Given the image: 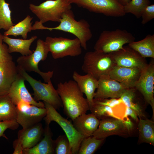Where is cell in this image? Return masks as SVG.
I'll use <instances>...</instances> for the list:
<instances>
[{"instance_id":"cell-17","label":"cell","mask_w":154,"mask_h":154,"mask_svg":"<svg viewBox=\"0 0 154 154\" xmlns=\"http://www.w3.org/2000/svg\"><path fill=\"white\" fill-rule=\"evenodd\" d=\"M142 69L134 67L115 66L109 76L126 86L128 88L135 87L140 76Z\"/></svg>"},{"instance_id":"cell-15","label":"cell","mask_w":154,"mask_h":154,"mask_svg":"<svg viewBox=\"0 0 154 154\" xmlns=\"http://www.w3.org/2000/svg\"><path fill=\"white\" fill-rule=\"evenodd\" d=\"M25 80L18 74L17 77L12 84L8 94L13 103L16 105L19 102L23 101L39 107H44V102L36 101L26 88Z\"/></svg>"},{"instance_id":"cell-7","label":"cell","mask_w":154,"mask_h":154,"mask_svg":"<svg viewBox=\"0 0 154 154\" xmlns=\"http://www.w3.org/2000/svg\"><path fill=\"white\" fill-rule=\"evenodd\" d=\"M49 52L45 41L38 39L37 41L35 49L32 54L27 56H22L17 58L16 62L17 65L26 72L32 71L37 73L45 82L48 83L51 80L53 71L42 72L39 69L38 65L40 61H43L46 59Z\"/></svg>"},{"instance_id":"cell-13","label":"cell","mask_w":154,"mask_h":154,"mask_svg":"<svg viewBox=\"0 0 154 154\" xmlns=\"http://www.w3.org/2000/svg\"><path fill=\"white\" fill-rule=\"evenodd\" d=\"M110 53L116 66L142 69L148 64L145 58L128 45Z\"/></svg>"},{"instance_id":"cell-22","label":"cell","mask_w":154,"mask_h":154,"mask_svg":"<svg viewBox=\"0 0 154 154\" xmlns=\"http://www.w3.org/2000/svg\"><path fill=\"white\" fill-rule=\"evenodd\" d=\"M120 98L126 106L133 110L139 118L145 117L142 104L146 101L141 94L135 87L127 88Z\"/></svg>"},{"instance_id":"cell-39","label":"cell","mask_w":154,"mask_h":154,"mask_svg":"<svg viewBox=\"0 0 154 154\" xmlns=\"http://www.w3.org/2000/svg\"><path fill=\"white\" fill-rule=\"evenodd\" d=\"M130 116L136 121H138V116L136 113L131 108L126 106L125 114V117Z\"/></svg>"},{"instance_id":"cell-32","label":"cell","mask_w":154,"mask_h":154,"mask_svg":"<svg viewBox=\"0 0 154 154\" xmlns=\"http://www.w3.org/2000/svg\"><path fill=\"white\" fill-rule=\"evenodd\" d=\"M90 110L99 119L109 117L121 119L114 114L112 108L107 106L94 104Z\"/></svg>"},{"instance_id":"cell-21","label":"cell","mask_w":154,"mask_h":154,"mask_svg":"<svg viewBox=\"0 0 154 154\" xmlns=\"http://www.w3.org/2000/svg\"><path fill=\"white\" fill-rule=\"evenodd\" d=\"M76 129L84 137L92 136L99 126L100 120L93 114H82L72 121Z\"/></svg>"},{"instance_id":"cell-12","label":"cell","mask_w":154,"mask_h":154,"mask_svg":"<svg viewBox=\"0 0 154 154\" xmlns=\"http://www.w3.org/2000/svg\"><path fill=\"white\" fill-rule=\"evenodd\" d=\"M142 69V72L135 87L142 95L146 103L152 109L154 116V58Z\"/></svg>"},{"instance_id":"cell-11","label":"cell","mask_w":154,"mask_h":154,"mask_svg":"<svg viewBox=\"0 0 154 154\" xmlns=\"http://www.w3.org/2000/svg\"><path fill=\"white\" fill-rule=\"evenodd\" d=\"M16 121L23 128H26L40 122L46 114L45 107H39L21 101L16 105Z\"/></svg>"},{"instance_id":"cell-41","label":"cell","mask_w":154,"mask_h":154,"mask_svg":"<svg viewBox=\"0 0 154 154\" xmlns=\"http://www.w3.org/2000/svg\"><path fill=\"white\" fill-rule=\"evenodd\" d=\"M123 6L126 5L130 0H117Z\"/></svg>"},{"instance_id":"cell-3","label":"cell","mask_w":154,"mask_h":154,"mask_svg":"<svg viewBox=\"0 0 154 154\" xmlns=\"http://www.w3.org/2000/svg\"><path fill=\"white\" fill-rule=\"evenodd\" d=\"M116 66L110 53L94 50L85 54L82 66V71L92 75L96 79L109 75L110 71Z\"/></svg>"},{"instance_id":"cell-33","label":"cell","mask_w":154,"mask_h":154,"mask_svg":"<svg viewBox=\"0 0 154 154\" xmlns=\"http://www.w3.org/2000/svg\"><path fill=\"white\" fill-rule=\"evenodd\" d=\"M54 153L72 154L69 139L66 135H59L55 140Z\"/></svg>"},{"instance_id":"cell-38","label":"cell","mask_w":154,"mask_h":154,"mask_svg":"<svg viewBox=\"0 0 154 154\" xmlns=\"http://www.w3.org/2000/svg\"><path fill=\"white\" fill-rule=\"evenodd\" d=\"M13 145L14 149L13 154H23L22 147L17 139L14 141Z\"/></svg>"},{"instance_id":"cell-5","label":"cell","mask_w":154,"mask_h":154,"mask_svg":"<svg viewBox=\"0 0 154 154\" xmlns=\"http://www.w3.org/2000/svg\"><path fill=\"white\" fill-rule=\"evenodd\" d=\"M135 40L134 36L125 30H105L100 34L94 48V50L110 53L122 48L125 44Z\"/></svg>"},{"instance_id":"cell-10","label":"cell","mask_w":154,"mask_h":154,"mask_svg":"<svg viewBox=\"0 0 154 154\" xmlns=\"http://www.w3.org/2000/svg\"><path fill=\"white\" fill-rule=\"evenodd\" d=\"M68 2L74 3L89 11L114 17L125 15L123 6L117 0H69Z\"/></svg>"},{"instance_id":"cell-28","label":"cell","mask_w":154,"mask_h":154,"mask_svg":"<svg viewBox=\"0 0 154 154\" xmlns=\"http://www.w3.org/2000/svg\"><path fill=\"white\" fill-rule=\"evenodd\" d=\"M33 18L28 15L23 20L11 27L5 31L3 35L8 36L12 35L15 37L21 36L23 39H27L28 32L32 31Z\"/></svg>"},{"instance_id":"cell-34","label":"cell","mask_w":154,"mask_h":154,"mask_svg":"<svg viewBox=\"0 0 154 154\" xmlns=\"http://www.w3.org/2000/svg\"><path fill=\"white\" fill-rule=\"evenodd\" d=\"M4 35L0 33V62L12 61L13 57L9 52L8 46L3 43Z\"/></svg>"},{"instance_id":"cell-36","label":"cell","mask_w":154,"mask_h":154,"mask_svg":"<svg viewBox=\"0 0 154 154\" xmlns=\"http://www.w3.org/2000/svg\"><path fill=\"white\" fill-rule=\"evenodd\" d=\"M19 125V124L16 120L0 121V137H2L8 139L4 134L5 131L8 129L15 130L18 128Z\"/></svg>"},{"instance_id":"cell-8","label":"cell","mask_w":154,"mask_h":154,"mask_svg":"<svg viewBox=\"0 0 154 154\" xmlns=\"http://www.w3.org/2000/svg\"><path fill=\"white\" fill-rule=\"evenodd\" d=\"M46 114L43 118L46 125L52 121L57 123L64 132L69 140L72 154H78L80 144L84 138L75 128L72 123L63 117L52 106L43 102Z\"/></svg>"},{"instance_id":"cell-23","label":"cell","mask_w":154,"mask_h":154,"mask_svg":"<svg viewBox=\"0 0 154 154\" xmlns=\"http://www.w3.org/2000/svg\"><path fill=\"white\" fill-rule=\"evenodd\" d=\"M52 136L49 125H46L42 139L34 147L23 150V154H54L55 140L52 139Z\"/></svg>"},{"instance_id":"cell-2","label":"cell","mask_w":154,"mask_h":154,"mask_svg":"<svg viewBox=\"0 0 154 154\" xmlns=\"http://www.w3.org/2000/svg\"><path fill=\"white\" fill-rule=\"evenodd\" d=\"M39 29L50 31L60 30L71 33L78 39L82 47L85 50L87 49V42L91 38L92 36L88 22L84 19L76 21L71 9L63 14L58 26L49 27L42 25L39 26Z\"/></svg>"},{"instance_id":"cell-29","label":"cell","mask_w":154,"mask_h":154,"mask_svg":"<svg viewBox=\"0 0 154 154\" xmlns=\"http://www.w3.org/2000/svg\"><path fill=\"white\" fill-rule=\"evenodd\" d=\"M104 140L97 139L92 136L84 137L80 144L78 154H93L100 147Z\"/></svg>"},{"instance_id":"cell-37","label":"cell","mask_w":154,"mask_h":154,"mask_svg":"<svg viewBox=\"0 0 154 154\" xmlns=\"http://www.w3.org/2000/svg\"><path fill=\"white\" fill-rule=\"evenodd\" d=\"M94 103L95 104L107 106L111 108L114 107L117 105L123 102L121 99L119 98H111L109 99L108 98L94 99Z\"/></svg>"},{"instance_id":"cell-9","label":"cell","mask_w":154,"mask_h":154,"mask_svg":"<svg viewBox=\"0 0 154 154\" xmlns=\"http://www.w3.org/2000/svg\"><path fill=\"white\" fill-rule=\"evenodd\" d=\"M44 41L55 59L67 56H77L82 52L80 42L76 38L70 39L62 37H47Z\"/></svg>"},{"instance_id":"cell-30","label":"cell","mask_w":154,"mask_h":154,"mask_svg":"<svg viewBox=\"0 0 154 154\" xmlns=\"http://www.w3.org/2000/svg\"><path fill=\"white\" fill-rule=\"evenodd\" d=\"M9 5L5 0H0V29L5 31L14 25L12 21Z\"/></svg>"},{"instance_id":"cell-26","label":"cell","mask_w":154,"mask_h":154,"mask_svg":"<svg viewBox=\"0 0 154 154\" xmlns=\"http://www.w3.org/2000/svg\"><path fill=\"white\" fill-rule=\"evenodd\" d=\"M17 115L16 106L8 94L0 95V121L16 120Z\"/></svg>"},{"instance_id":"cell-24","label":"cell","mask_w":154,"mask_h":154,"mask_svg":"<svg viewBox=\"0 0 154 154\" xmlns=\"http://www.w3.org/2000/svg\"><path fill=\"white\" fill-rule=\"evenodd\" d=\"M37 38V36L35 35L28 39H17L4 35L3 42L8 45L9 52L10 53L18 52L22 56H27L31 54L33 52V51L30 50V46Z\"/></svg>"},{"instance_id":"cell-1","label":"cell","mask_w":154,"mask_h":154,"mask_svg":"<svg viewBox=\"0 0 154 154\" xmlns=\"http://www.w3.org/2000/svg\"><path fill=\"white\" fill-rule=\"evenodd\" d=\"M56 90L61 100L64 114L72 121L90 110L86 98L84 97L83 93L74 80L60 82Z\"/></svg>"},{"instance_id":"cell-19","label":"cell","mask_w":154,"mask_h":154,"mask_svg":"<svg viewBox=\"0 0 154 154\" xmlns=\"http://www.w3.org/2000/svg\"><path fill=\"white\" fill-rule=\"evenodd\" d=\"M72 78L81 91L85 95L90 110L94 104L93 100L95 90L98 86V80L89 74L82 75L76 71L73 73Z\"/></svg>"},{"instance_id":"cell-27","label":"cell","mask_w":154,"mask_h":154,"mask_svg":"<svg viewBox=\"0 0 154 154\" xmlns=\"http://www.w3.org/2000/svg\"><path fill=\"white\" fill-rule=\"evenodd\" d=\"M138 128L139 141L154 145V122L148 119L139 118Z\"/></svg>"},{"instance_id":"cell-31","label":"cell","mask_w":154,"mask_h":154,"mask_svg":"<svg viewBox=\"0 0 154 154\" xmlns=\"http://www.w3.org/2000/svg\"><path fill=\"white\" fill-rule=\"evenodd\" d=\"M150 5L149 0H130L126 5L123 6L124 12L131 13L136 18L141 17L142 12L144 8L147 5Z\"/></svg>"},{"instance_id":"cell-42","label":"cell","mask_w":154,"mask_h":154,"mask_svg":"<svg viewBox=\"0 0 154 154\" xmlns=\"http://www.w3.org/2000/svg\"><path fill=\"white\" fill-rule=\"evenodd\" d=\"M69 0H67V1L68 2V1H69Z\"/></svg>"},{"instance_id":"cell-35","label":"cell","mask_w":154,"mask_h":154,"mask_svg":"<svg viewBox=\"0 0 154 154\" xmlns=\"http://www.w3.org/2000/svg\"><path fill=\"white\" fill-rule=\"evenodd\" d=\"M142 18L141 23L145 24L154 18V5L146 6L143 9L141 15Z\"/></svg>"},{"instance_id":"cell-18","label":"cell","mask_w":154,"mask_h":154,"mask_svg":"<svg viewBox=\"0 0 154 154\" xmlns=\"http://www.w3.org/2000/svg\"><path fill=\"white\" fill-rule=\"evenodd\" d=\"M44 132V129L40 122L19 130L17 133V139L23 149L32 148L37 145L42 138Z\"/></svg>"},{"instance_id":"cell-14","label":"cell","mask_w":154,"mask_h":154,"mask_svg":"<svg viewBox=\"0 0 154 154\" xmlns=\"http://www.w3.org/2000/svg\"><path fill=\"white\" fill-rule=\"evenodd\" d=\"M98 85L94 99L118 98L128 88L124 85L111 78L109 75L102 76L98 80Z\"/></svg>"},{"instance_id":"cell-25","label":"cell","mask_w":154,"mask_h":154,"mask_svg":"<svg viewBox=\"0 0 154 154\" xmlns=\"http://www.w3.org/2000/svg\"><path fill=\"white\" fill-rule=\"evenodd\" d=\"M128 45L143 57L154 58V35H147L143 39L132 42Z\"/></svg>"},{"instance_id":"cell-40","label":"cell","mask_w":154,"mask_h":154,"mask_svg":"<svg viewBox=\"0 0 154 154\" xmlns=\"http://www.w3.org/2000/svg\"><path fill=\"white\" fill-rule=\"evenodd\" d=\"M124 124L128 131L131 130L133 127V123L130 119L124 121Z\"/></svg>"},{"instance_id":"cell-6","label":"cell","mask_w":154,"mask_h":154,"mask_svg":"<svg viewBox=\"0 0 154 154\" xmlns=\"http://www.w3.org/2000/svg\"><path fill=\"white\" fill-rule=\"evenodd\" d=\"M29 8L43 24L49 21L60 23L63 14L72 6L67 0H47L38 5L30 4Z\"/></svg>"},{"instance_id":"cell-16","label":"cell","mask_w":154,"mask_h":154,"mask_svg":"<svg viewBox=\"0 0 154 154\" xmlns=\"http://www.w3.org/2000/svg\"><path fill=\"white\" fill-rule=\"evenodd\" d=\"M123 121L121 119L112 117L101 119L92 136L98 139H104L110 135L123 134L127 131Z\"/></svg>"},{"instance_id":"cell-4","label":"cell","mask_w":154,"mask_h":154,"mask_svg":"<svg viewBox=\"0 0 154 154\" xmlns=\"http://www.w3.org/2000/svg\"><path fill=\"white\" fill-rule=\"evenodd\" d=\"M17 67L19 74L32 87L33 91V98L36 101L42 100L52 106L56 110L63 107L60 97L51 80L47 84L42 83L32 78L18 65Z\"/></svg>"},{"instance_id":"cell-20","label":"cell","mask_w":154,"mask_h":154,"mask_svg":"<svg viewBox=\"0 0 154 154\" xmlns=\"http://www.w3.org/2000/svg\"><path fill=\"white\" fill-rule=\"evenodd\" d=\"M18 74L17 65L13 60L0 62V95L8 94Z\"/></svg>"}]
</instances>
